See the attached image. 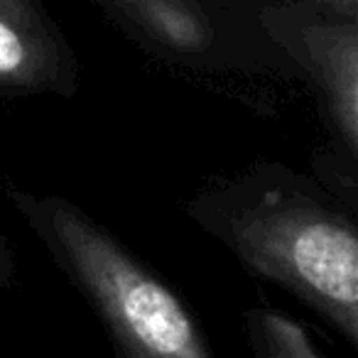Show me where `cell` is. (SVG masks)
Wrapping results in <instances>:
<instances>
[{
  "label": "cell",
  "mask_w": 358,
  "mask_h": 358,
  "mask_svg": "<svg viewBox=\"0 0 358 358\" xmlns=\"http://www.w3.org/2000/svg\"><path fill=\"white\" fill-rule=\"evenodd\" d=\"M81 66L45 0H0V99H76Z\"/></svg>",
  "instance_id": "4"
},
{
  "label": "cell",
  "mask_w": 358,
  "mask_h": 358,
  "mask_svg": "<svg viewBox=\"0 0 358 358\" xmlns=\"http://www.w3.org/2000/svg\"><path fill=\"white\" fill-rule=\"evenodd\" d=\"M260 27L317 91L331 133L358 157V20L282 0L260 10Z\"/></svg>",
  "instance_id": "3"
},
{
  "label": "cell",
  "mask_w": 358,
  "mask_h": 358,
  "mask_svg": "<svg viewBox=\"0 0 358 358\" xmlns=\"http://www.w3.org/2000/svg\"><path fill=\"white\" fill-rule=\"evenodd\" d=\"M243 331L250 358H327L297 319L270 304L245 309Z\"/></svg>",
  "instance_id": "6"
},
{
  "label": "cell",
  "mask_w": 358,
  "mask_h": 358,
  "mask_svg": "<svg viewBox=\"0 0 358 358\" xmlns=\"http://www.w3.org/2000/svg\"><path fill=\"white\" fill-rule=\"evenodd\" d=\"M15 250H13L8 236L0 234V294L6 292L13 285V278H15Z\"/></svg>",
  "instance_id": "8"
},
{
  "label": "cell",
  "mask_w": 358,
  "mask_h": 358,
  "mask_svg": "<svg viewBox=\"0 0 358 358\" xmlns=\"http://www.w3.org/2000/svg\"><path fill=\"white\" fill-rule=\"evenodd\" d=\"M143 45L167 59L201 62L219 47V30L199 0H94Z\"/></svg>",
  "instance_id": "5"
},
{
  "label": "cell",
  "mask_w": 358,
  "mask_h": 358,
  "mask_svg": "<svg viewBox=\"0 0 358 358\" xmlns=\"http://www.w3.org/2000/svg\"><path fill=\"white\" fill-rule=\"evenodd\" d=\"M297 3H307V6L329 13V15L358 20V0H297Z\"/></svg>",
  "instance_id": "7"
},
{
  "label": "cell",
  "mask_w": 358,
  "mask_h": 358,
  "mask_svg": "<svg viewBox=\"0 0 358 358\" xmlns=\"http://www.w3.org/2000/svg\"><path fill=\"white\" fill-rule=\"evenodd\" d=\"M3 194L91 309L115 358H219L185 299L108 226L66 196L10 179Z\"/></svg>",
  "instance_id": "2"
},
{
  "label": "cell",
  "mask_w": 358,
  "mask_h": 358,
  "mask_svg": "<svg viewBox=\"0 0 358 358\" xmlns=\"http://www.w3.org/2000/svg\"><path fill=\"white\" fill-rule=\"evenodd\" d=\"M185 214L245 273L358 346V224L319 179L258 159L204 182Z\"/></svg>",
  "instance_id": "1"
}]
</instances>
